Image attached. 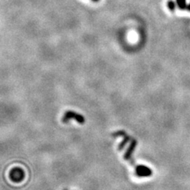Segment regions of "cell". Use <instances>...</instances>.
<instances>
[{"instance_id":"6da1fadb","label":"cell","mask_w":190,"mask_h":190,"mask_svg":"<svg viewBox=\"0 0 190 190\" xmlns=\"http://www.w3.org/2000/svg\"><path fill=\"white\" fill-rule=\"evenodd\" d=\"M71 118L76 119V120L80 124H83L84 120H85L84 117H82V116H81V115L78 114V113H74V112H72V111H68L65 113V116H64V117L63 118V121L67 122V120H69L70 119H71Z\"/></svg>"},{"instance_id":"7a4b0ae2","label":"cell","mask_w":190,"mask_h":190,"mask_svg":"<svg viewBox=\"0 0 190 190\" xmlns=\"http://www.w3.org/2000/svg\"><path fill=\"white\" fill-rule=\"evenodd\" d=\"M10 178L14 182H21L24 178V172L22 170L18 169V168H15L11 171L10 173Z\"/></svg>"},{"instance_id":"3957f363","label":"cell","mask_w":190,"mask_h":190,"mask_svg":"<svg viewBox=\"0 0 190 190\" xmlns=\"http://www.w3.org/2000/svg\"><path fill=\"white\" fill-rule=\"evenodd\" d=\"M136 173L139 177H147L151 175V170L144 166H136Z\"/></svg>"},{"instance_id":"277c9868","label":"cell","mask_w":190,"mask_h":190,"mask_svg":"<svg viewBox=\"0 0 190 190\" xmlns=\"http://www.w3.org/2000/svg\"><path fill=\"white\" fill-rule=\"evenodd\" d=\"M177 3L180 9H184L185 7V0H177Z\"/></svg>"},{"instance_id":"5b68a950","label":"cell","mask_w":190,"mask_h":190,"mask_svg":"<svg viewBox=\"0 0 190 190\" xmlns=\"http://www.w3.org/2000/svg\"><path fill=\"white\" fill-rule=\"evenodd\" d=\"M168 7L170 10H173L175 9V4L173 1H169L168 2Z\"/></svg>"},{"instance_id":"8992f818","label":"cell","mask_w":190,"mask_h":190,"mask_svg":"<svg viewBox=\"0 0 190 190\" xmlns=\"http://www.w3.org/2000/svg\"><path fill=\"white\" fill-rule=\"evenodd\" d=\"M93 2H98V1H99V0H92Z\"/></svg>"}]
</instances>
